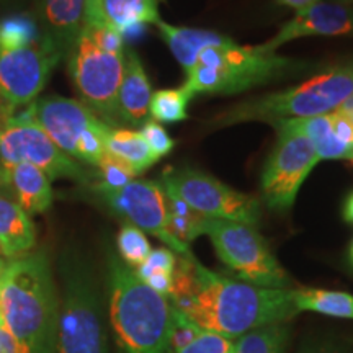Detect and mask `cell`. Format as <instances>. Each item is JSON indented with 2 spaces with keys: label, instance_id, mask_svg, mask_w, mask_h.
Listing matches in <instances>:
<instances>
[{
  "label": "cell",
  "instance_id": "6da1fadb",
  "mask_svg": "<svg viewBox=\"0 0 353 353\" xmlns=\"http://www.w3.org/2000/svg\"><path fill=\"white\" fill-rule=\"evenodd\" d=\"M294 288H262L211 272L196 259L179 255L174 306L176 329L237 339L260 325L288 322L298 314Z\"/></svg>",
  "mask_w": 353,
  "mask_h": 353
},
{
  "label": "cell",
  "instance_id": "7a4b0ae2",
  "mask_svg": "<svg viewBox=\"0 0 353 353\" xmlns=\"http://www.w3.org/2000/svg\"><path fill=\"white\" fill-rule=\"evenodd\" d=\"M0 322L30 353H56L59 296L44 252L12 260L0 273Z\"/></svg>",
  "mask_w": 353,
  "mask_h": 353
},
{
  "label": "cell",
  "instance_id": "3957f363",
  "mask_svg": "<svg viewBox=\"0 0 353 353\" xmlns=\"http://www.w3.org/2000/svg\"><path fill=\"white\" fill-rule=\"evenodd\" d=\"M110 321L123 353H172L174 306L141 281L117 255H108Z\"/></svg>",
  "mask_w": 353,
  "mask_h": 353
},
{
  "label": "cell",
  "instance_id": "277c9868",
  "mask_svg": "<svg viewBox=\"0 0 353 353\" xmlns=\"http://www.w3.org/2000/svg\"><path fill=\"white\" fill-rule=\"evenodd\" d=\"M307 63L291 59L259 46H242L231 41L206 48L195 68L185 76L183 87L193 97L236 95L254 87L296 76Z\"/></svg>",
  "mask_w": 353,
  "mask_h": 353
},
{
  "label": "cell",
  "instance_id": "5b68a950",
  "mask_svg": "<svg viewBox=\"0 0 353 353\" xmlns=\"http://www.w3.org/2000/svg\"><path fill=\"white\" fill-rule=\"evenodd\" d=\"M353 95V61L337 64L286 90L254 97L216 114L210 128H228L245 121H270L321 117L332 113Z\"/></svg>",
  "mask_w": 353,
  "mask_h": 353
},
{
  "label": "cell",
  "instance_id": "8992f818",
  "mask_svg": "<svg viewBox=\"0 0 353 353\" xmlns=\"http://www.w3.org/2000/svg\"><path fill=\"white\" fill-rule=\"evenodd\" d=\"M56 353H108L100 296L90 273L77 260L63 263Z\"/></svg>",
  "mask_w": 353,
  "mask_h": 353
},
{
  "label": "cell",
  "instance_id": "52a82bcc",
  "mask_svg": "<svg viewBox=\"0 0 353 353\" xmlns=\"http://www.w3.org/2000/svg\"><path fill=\"white\" fill-rule=\"evenodd\" d=\"M203 236L210 237L221 262L231 268L241 281L262 288H293L290 275L254 226L206 218L203 223Z\"/></svg>",
  "mask_w": 353,
  "mask_h": 353
},
{
  "label": "cell",
  "instance_id": "ba28073f",
  "mask_svg": "<svg viewBox=\"0 0 353 353\" xmlns=\"http://www.w3.org/2000/svg\"><path fill=\"white\" fill-rule=\"evenodd\" d=\"M33 117L54 144L69 157L97 165L107 152V121L87 105L61 95H48L32 103Z\"/></svg>",
  "mask_w": 353,
  "mask_h": 353
},
{
  "label": "cell",
  "instance_id": "9c48e42d",
  "mask_svg": "<svg viewBox=\"0 0 353 353\" xmlns=\"http://www.w3.org/2000/svg\"><path fill=\"white\" fill-rule=\"evenodd\" d=\"M32 164L50 180L69 179L87 183V174L76 159L69 157L54 144L33 117L32 105L13 114L0 126V188L7 187V170L15 164Z\"/></svg>",
  "mask_w": 353,
  "mask_h": 353
},
{
  "label": "cell",
  "instance_id": "30bf717a",
  "mask_svg": "<svg viewBox=\"0 0 353 353\" xmlns=\"http://www.w3.org/2000/svg\"><path fill=\"white\" fill-rule=\"evenodd\" d=\"M161 185L205 218L236 221L254 228L262 218L259 198L237 192L203 170L192 167L167 169L161 176Z\"/></svg>",
  "mask_w": 353,
  "mask_h": 353
},
{
  "label": "cell",
  "instance_id": "8fae6325",
  "mask_svg": "<svg viewBox=\"0 0 353 353\" xmlns=\"http://www.w3.org/2000/svg\"><path fill=\"white\" fill-rule=\"evenodd\" d=\"M68 57L70 79L82 103L97 117L100 114L108 121L118 120L117 103L125 72V52L105 50L81 28Z\"/></svg>",
  "mask_w": 353,
  "mask_h": 353
},
{
  "label": "cell",
  "instance_id": "7c38bea8",
  "mask_svg": "<svg viewBox=\"0 0 353 353\" xmlns=\"http://www.w3.org/2000/svg\"><path fill=\"white\" fill-rule=\"evenodd\" d=\"M276 144L263 167L260 193L267 208L285 213L293 208L299 188L321 159L311 141L291 130L285 121H275Z\"/></svg>",
  "mask_w": 353,
  "mask_h": 353
},
{
  "label": "cell",
  "instance_id": "4fadbf2b",
  "mask_svg": "<svg viewBox=\"0 0 353 353\" xmlns=\"http://www.w3.org/2000/svg\"><path fill=\"white\" fill-rule=\"evenodd\" d=\"M94 190L110 210L130 221L132 226L156 236L180 257L195 259L190 245L180 242L170 231L167 195L161 182L136 179L117 190L100 185H95Z\"/></svg>",
  "mask_w": 353,
  "mask_h": 353
},
{
  "label": "cell",
  "instance_id": "5bb4252c",
  "mask_svg": "<svg viewBox=\"0 0 353 353\" xmlns=\"http://www.w3.org/2000/svg\"><path fill=\"white\" fill-rule=\"evenodd\" d=\"M63 57L43 34L32 46L0 51V99L13 110L32 105Z\"/></svg>",
  "mask_w": 353,
  "mask_h": 353
},
{
  "label": "cell",
  "instance_id": "9a60e30c",
  "mask_svg": "<svg viewBox=\"0 0 353 353\" xmlns=\"http://www.w3.org/2000/svg\"><path fill=\"white\" fill-rule=\"evenodd\" d=\"M309 37H353V8L337 2H319L294 13L273 38L260 44L268 52H276L283 44Z\"/></svg>",
  "mask_w": 353,
  "mask_h": 353
},
{
  "label": "cell",
  "instance_id": "2e32d148",
  "mask_svg": "<svg viewBox=\"0 0 353 353\" xmlns=\"http://www.w3.org/2000/svg\"><path fill=\"white\" fill-rule=\"evenodd\" d=\"M85 0H39L38 17L43 37L68 56L81 33Z\"/></svg>",
  "mask_w": 353,
  "mask_h": 353
},
{
  "label": "cell",
  "instance_id": "e0dca14e",
  "mask_svg": "<svg viewBox=\"0 0 353 353\" xmlns=\"http://www.w3.org/2000/svg\"><path fill=\"white\" fill-rule=\"evenodd\" d=\"M152 97L151 82L138 52L125 51V72L118 90L117 114L120 120L132 126H143L149 114V101Z\"/></svg>",
  "mask_w": 353,
  "mask_h": 353
},
{
  "label": "cell",
  "instance_id": "ac0fdd59",
  "mask_svg": "<svg viewBox=\"0 0 353 353\" xmlns=\"http://www.w3.org/2000/svg\"><path fill=\"white\" fill-rule=\"evenodd\" d=\"M156 26L162 39H164L170 52L176 59V63L182 65L185 76L195 68L198 57H200L206 48L219 46V44H224L232 39L226 37V34L214 32V30L176 26L167 23L162 19L157 21Z\"/></svg>",
  "mask_w": 353,
  "mask_h": 353
},
{
  "label": "cell",
  "instance_id": "d6986e66",
  "mask_svg": "<svg viewBox=\"0 0 353 353\" xmlns=\"http://www.w3.org/2000/svg\"><path fill=\"white\" fill-rule=\"evenodd\" d=\"M37 244V229L19 201L0 190V254L15 260L30 254Z\"/></svg>",
  "mask_w": 353,
  "mask_h": 353
},
{
  "label": "cell",
  "instance_id": "ffe728a7",
  "mask_svg": "<svg viewBox=\"0 0 353 353\" xmlns=\"http://www.w3.org/2000/svg\"><path fill=\"white\" fill-rule=\"evenodd\" d=\"M7 187H12L17 201L28 214H39L52 205L51 180L32 164H15L7 170Z\"/></svg>",
  "mask_w": 353,
  "mask_h": 353
},
{
  "label": "cell",
  "instance_id": "44dd1931",
  "mask_svg": "<svg viewBox=\"0 0 353 353\" xmlns=\"http://www.w3.org/2000/svg\"><path fill=\"white\" fill-rule=\"evenodd\" d=\"M280 121H285L291 130L306 136L311 141L312 148H314L321 161H325V159H341V161L353 162V145L345 144L335 134L330 113L321 114V117Z\"/></svg>",
  "mask_w": 353,
  "mask_h": 353
},
{
  "label": "cell",
  "instance_id": "7402d4cb",
  "mask_svg": "<svg viewBox=\"0 0 353 353\" xmlns=\"http://www.w3.org/2000/svg\"><path fill=\"white\" fill-rule=\"evenodd\" d=\"M293 299L298 312L311 311L341 319H353V294L345 291L294 288Z\"/></svg>",
  "mask_w": 353,
  "mask_h": 353
},
{
  "label": "cell",
  "instance_id": "603a6c76",
  "mask_svg": "<svg viewBox=\"0 0 353 353\" xmlns=\"http://www.w3.org/2000/svg\"><path fill=\"white\" fill-rule=\"evenodd\" d=\"M101 6L120 34L132 28H145L149 23L156 25L161 20L157 0H101Z\"/></svg>",
  "mask_w": 353,
  "mask_h": 353
},
{
  "label": "cell",
  "instance_id": "cb8c5ba5",
  "mask_svg": "<svg viewBox=\"0 0 353 353\" xmlns=\"http://www.w3.org/2000/svg\"><path fill=\"white\" fill-rule=\"evenodd\" d=\"M105 145H107V152L128 162L138 175L151 169L157 162V159L154 157L139 131L125 130V128H110Z\"/></svg>",
  "mask_w": 353,
  "mask_h": 353
},
{
  "label": "cell",
  "instance_id": "d4e9b609",
  "mask_svg": "<svg viewBox=\"0 0 353 353\" xmlns=\"http://www.w3.org/2000/svg\"><path fill=\"white\" fill-rule=\"evenodd\" d=\"M176 263H179V255L174 250L159 247L151 250L148 259L136 268L134 273L149 288L170 299L174 293Z\"/></svg>",
  "mask_w": 353,
  "mask_h": 353
},
{
  "label": "cell",
  "instance_id": "484cf974",
  "mask_svg": "<svg viewBox=\"0 0 353 353\" xmlns=\"http://www.w3.org/2000/svg\"><path fill=\"white\" fill-rule=\"evenodd\" d=\"M291 329L288 322H273L242 334L232 345V353H285Z\"/></svg>",
  "mask_w": 353,
  "mask_h": 353
},
{
  "label": "cell",
  "instance_id": "4316f807",
  "mask_svg": "<svg viewBox=\"0 0 353 353\" xmlns=\"http://www.w3.org/2000/svg\"><path fill=\"white\" fill-rule=\"evenodd\" d=\"M38 20L30 13H13L0 19V51H15L32 46L41 38Z\"/></svg>",
  "mask_w": 353,
  "mask_h": 353
},
{
  "label": "cell",
  "instance_id": "83f0119b",
  "mask_svg": "<svg viewBox=\"0 0 353 353\" xmlns=\"http://www.w3.org/2000/svg\"><path fill=\"white\" fill-rule=\"evenodd\" d=\"M193 95L183 85L156 90L149 101V114L157 123H179L188 118V105Z\"/></svg>",
  "mask_w": 353,
  "mask_h": 353
},
{
  "label": "cell",
  "instance_id": "f1b7e54d",
  "mask_svg": "<svg viewBox=\"0 0 353 353\" xmlns=\"http://www.w3.org/2000/svg\"><path fill=\"white\" fill-rule=\"evenodd\" d=\"M167 206H169V224L174 236L183 244L195 241L198 236H203V223L205 216L196 213L195 210L185 205L182 200L167 193Z\"/></svg>",
  "mask_w": 353,
  "mask_h": 353
},
{
  "label": "cell",
  "instance_id": "f546056e",
  "mask_svg": "<svg viewBox=\"0 0 353 353\" xmlns=\"http://www.w3.org/2000/svg\"><path fill=\"white\" fill-rule=\"evenodd\" d=\"M117 247L123 263H126L132 270H136L152 250L151 242H149L145 232L141 231L139 228L132 226V224H125L121 231L118 232Z\"/></svg>",
  "mask_w": 353,
  "mask_h": 353
},
{
  "label": "cell",
  "instance_id": "4dcf8cb0",
  "mask_svg": "<svg viewBox=\"0 0 353 353\" xmlns=\"http://www.w3.org/2000/svg\"><path fill=\"white\" fill-rule=\"evenodd\" d=\"M97 167L100 170V182L97 185L105 188H121L132 182V180H136V176H138L136 170L128 162L110 152L103 154V157L100 159Z\"/></svg>",
  "mask_w": 353,
  "mask_h": 353
},
{
  "label": "cell",
  "instance_id": "1f68e13d",
  "mask_svg": "<svg viewBox=\"0 0 353 353\" xmlns=\"http://www.w3.org/2000/svg\"><path fill=\"white\" fill-rule=\"evenodd\" d=\"M232 339L211 332H198L176 348L175 353H232Z\"/></svg>",
  "mask_w": 353,
  "mask_h": 353
},
{
  "label": "cell",
  "instance_id": "d6a6232c",
  "mask_svg": "<svg viewBox=\"0 0 353 353\" xmlns=\"http://www.w3.org/2000/svg\"><path fill=\"white\" fill-rule=\"evenodd\" d=\"M139 132L143 134L145 144L149 145V149H151V152L157 161L169 156L172 149L175 148V141L170 138V134L165 131V128L161 123L154 120H145L143 126H141Z\"/></svg>",
  "mask_w": 353,
  "mask_h": 353
},
{
  "label": "cell",
  "instance_id": "836d02e7",
  "mask_svg": "<svg viewBox=\"0 0 353 353\" xmlns=\"http://www.w3.org/2000/svg\"><path fill=\"white\" fill-rule=\"evenodd\" d=\"M0 353H30L26 345L0 322Z\"/></svg>",
  "mask_w": 353,
  "mask_h": 353
},
{
  "label": "cell",
  "instance_id": "e575fe53",
  "mask_svg": "<svg viewBox=\"0 0 353 353\" xmlns=\"http://www.w3.org/2000/svg\"><path fill=\"white\" fill-rule=\"evenodd\" d=\"M298 353H345L339 350L337 347L330 345V343H309V345L303 347Z\"/></svg>",
  "mask_w": 353,
  "mask_h": 353
},
{
  "label": "cell",
  "instance_id": "d590c367",
  "mask_svg": "<svg viewBox=\"0 0 353 353\" xmlns=\"http://www.w3.org/2000/svg\"><path fill=\"white\" fill-rule=\"evenodd\" d=\"M276 2L283 7L293 8L294 13H296V12L304 10V8L314 6V3L319 2V0H276Z\"/></svg>",
  "mask_w": 353,
  "mask_h": 353
},
{
  "label": "cell",
  "instance_id": "8d00e7d4",
  "mask_svg": "<svg viewBox=\"0 0 353 353\" xmlns=\"http://www.w3.org/2000/svg\"><path fill=\"white\" fill-rule=\"evenodd\" d=\"M343 219L353 224V192L347 196L345 203H343Z\"/></svg>",
  "mask_w": 353,
  "mask_h": 353
},
{
  "label": "cell",
  "instance_id": "74e56055",
  "mask_svg": "<svg viewBox=\"0 0 353 353\" xmlns=\"http://www.w3.org/2000/svg\"><path fill=\"white\" fill-rule=\"evenodd\" d=\"M335 2L343 3V6H345V3H353V0H335Z\"/></svg>",
  "mask_w": 353,
  "mask_h": 353
},
{
  "label": "cell",
  "instance_id": "f35d334b",
  "mask_svg": "<svg viewBox=\"0 0 353 353\" xmlns=\"http://www.w3.org/2000/svg\"><path fill=\"white\" fill-rule=\"evenodd\" d=\"M6 262H3V260L2 259H0V273H2L3 272V268H6Z\"/></svg>",
  "mask_w": 353,
  "mask_h": 353
},
{
  "label": "cell",
  "instance_id": "ab89813d",
  "mask_svg": "<svg viewBox=\"0 0 353 353\" xmlns=\"http://www.w3.org/2000/svg\"><path fill=\"white\" fill-rule=\"evenodd\" d=\"M350 260H352V263H353V242H352V245H350Z\"/></svg>",
  "mask_w": 353,
  "mask_h": 353
},
{
  "label": "cell",
  "instance_id": "60d3db41",
  "mask_svg": "<svg viewBox=\"0 0 353 353\" xmlns=\"http://www.w3.org/2000/svg\"><path fill=\"white\" fill-rule=\"evenodd\" d=\"M7 2H13V0H0V6H3V3H7Z\"/></svg>",
  "mask_w": 353,
  "mask_h": 353
},
{
  "label": "cell",
  "instance_id": "b9f144b4",
  "mask_svg": "<svg viewBox=\"0 0 353 353\" xmlns=\"http://www.w3.org/2000/svg\"><path fill=\"white\" fill-rule=\"evenodd\" d=\"M0 176H2V170H0Z\"/></svg>",
  "mask_w": 353,
  "mask_h": 353
}]
</instances>
